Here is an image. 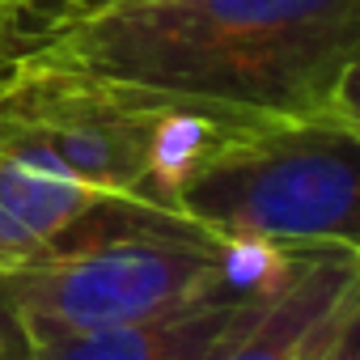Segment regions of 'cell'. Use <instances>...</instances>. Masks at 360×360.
I'll use <instances>...</instances> for the list:
<instances>
[{"label": "cell", "mask_w": 360, "mask_h": 360, "mask_svg": "<svg viewBox=\"0 0 360 360\" xmlns=\"http://www.w3.org/2000/svg\"><path fill=\"white\" fill-rule=\"evenodd\" d=\"M360 0H131L18 34L0 68L221 110L360 115Z\"/></svg>", "instance_id": "6da1fadb"}, {"label": "cell", "mask_w": 360, "mask_h": 360, "mask_svg": "<svg viewBox=\"0 0 360 360\" xmlns=\"http://www.w3.org/2000/svg\"><path fill=\"white\" fill-rule=\"evenodd\" d=\"M263 255L208 233L174 208L98 195L0 292L30 347H43L238 284Z\"/></svg>", "instance_id": "7a4b0ae2"}, {"label": "cell", "mask_w": 360, "mask_h": 360, "mask_svg": "<svg viewBox=\"0 0 360 360\" xmlns=\"http://www.w3.org/2000/svg\"><path fill=\"white\" fill-rule=\"evenodd\" d=\"M165 208L246 250L360 246V115H263L187 157Z\"/></svg>", "instance_id": "3957f363"}, {"label": "cell", "mask_w": 360, "mask_h": 360, "mask_svg": "<svg viewBox=\"0 0 360 360\" xmlns=\"http://www.w3.org/2000/svg\"><path fill=\"white\" fill-rule=\"evenodd\" d=\"M255 119L263 115L106 81L0 68V148L30 153L98 195L161 208L187 157Z\"/></svg>", "instance_id": "277c9868"}, {"label": "cell", "mask_w": 360, "mask_h": 360, "mask_svg": "<svg viewBox=\"0 0 360 360\" xmlns=\"http://www.w3.org/2000/svg\"><path fill=\"white\" fill-rule=\"evenodd\" d=\"M360 322V246L271 250L259 284L225 326L208 360H318L335 335Z\"/></svg>", "instance_id": "5b68a950"}, {"label": "cell", "mask_w": 360, "mask_h": 360, "mask_svg": "<svg viewBox=\"0 0 360 360\" xmlns=\"http://www.w3.org/2000/svg\"><path fill=\"white\" fill-rule=\"evenodd\" d=\"M267 259H271V250L238 284H225L217 292L191 297L183 305H169V309L136 318V322H119L106 330L30 347V360H208V352L217 347V339L225 335V326L238 318L242 301L259 284Z\"/></svg>", "instance_id": "8992f818"}, {"label": "cell", "mask_w": 360, "mask_h": 360, "mask_svg": "<svg viewBox=\"0 0 360 360\" xmlns=\"http://www.w3.org/2000/svg\"><path fill=\"white\" fill-rule=\"evenodd\" d=\"M94 200V187L60 174L56 165L0 148V284L18 276Z\"/></svg>", "instance_id": "52a82bcc"}, {"label": "cell", "mask_w": 360, "mask_h": 360, "mask_svg": "<svg viewBox=\"0 0 360 360\" xmlns=\"http://www.w3.org/2000/svg\"><path fill=\"white\" fill-rule=\"evenodd\" d=\"M115 5H131V0H13V39L47 22H68V18H85L98 9H115Z\"/></svg>", "instance_id": "ba28073f"}, {"label": "cell", "mask_w": 360, "mask_h": 360, "mask_svg": "<svg viewBox=\"0 0 360 360\" xmlns=\"http://www.w3.org/2000/svg\"><path fill=\"white\" fill-rule=\"evenodd\" d=\"M0 360H30V339L22 335L5 292H0Z\"/></svg>", "instance_id": "9c48e42d"}, {"label": "cell", "mask_w": 360, "mask_h": 360, "mask_svg": "<svg viewBox=\"0 0 360 360\" xmlns=\"http://www.w3.org/2000/svg\"><path fill=\"white\" fill-rule=\"evenodd\" d=\"M360 326V322H356ZM356 326H347L343 335H335V343L318 356V360H360V335H356Z\"/></svg>", "instance_id": "30bf717a"}, {"label": "cell", "mask_w": 360, "mask_h": 360, "mask_svg": "<svg viewBox=\"0 0 360 360\" xmlns=\"http://www.w3.org/2000/svg\"><path fill=\"white\" fill-rule=\"evenodd\" d=\"M9 39H13V0H0V60L9 51Z\"/></svg>", "instance_id": "8fae6325"}]
</instances>
